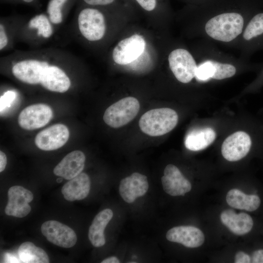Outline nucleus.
<instances>
[{"mask_svg": "<svg viewBox=\"0 0 263 263\" xmlns=\"http://www.w3.org/2000/svg\"><path fill=\"white\" fill-rule=\"evenodd\" d=\"M7 163V158L5 154L2 151H0V172H2L5 168Z\"/></svg>", "mask_w": 263, "mask_h": 263, "instance_id": "nucleus-31", "label": "nucleus"}, {"mask_svg": "<svg viewBox=\"0 0 263 263\" xmlns=\"http://www.w3.org/2000/svg\"><path fill=\"white\" fill-rule=\"evenodd\" d=\"M8 43V38L3 24H0V50H2Z\"/></svg>", "mask_w": 263, "mask_h": 263, "instance_id": "nucleus-29", "label": "nucleus"}, {"mask_svg": "<svg viewBox=\"0 0 263 263\" xmlns=\"http://www.w3.org/2000/svg\"><path fill=\"white\" fill-rule=\"evenodd\" d=\"M216 136L215 132L211 128L194 129L187 134L185 145L190 150H200L209 146L215 140Z\"/></svg>", "mask_w": 263, "mask_h": 263, "instance_id": "nucleus-21", "label": "nucleus"}, {"mask_svg": "<svg viewBox=\"0 0 263 263\" xmlns=\"http://www.w3.org/2000/svg\"><path fill=\"white\" fill-rule=\"evenodd\" d=\"M69 137L68 128L63 124H57L38 132L35 138V144L42 150H53L64 145Z\"/></svg>", "mask_w": 263, "mask_h": 263, "instance_id": "nucleus-13", "label": "nucleus"}, {"mask_svg": "<svg viewBox=\"0 0 263 263\" xmlns=\"http://www.w3.org/2000/svg\"><path fill=\"white\" fill-rule=\"evenodd\" d=\"M90 188L91 181L89 176L81 172L63 186L61 193L64 199L68 201L81 200L88 196Z\"/></svg>", "mask_w": 263, "mask_h": 263, "instance_id": "nucleus-19", "label": "nucleus"}, {"mask_svg": "<svg viewBox=\"0 0 263 263\" xmlns=\"http://www.w3.org/2000/svg\"><path fill=\"white\" fill-rule=\"evenodd\" d=\"M16 96V93L12 91H8L5 93L0 98V110L2 112L7 108L11 106Z\"/></svg>", "mask_w": 263, "mask_h": 263, "instance_id": "nucleus-26", "label": "nucleus"}, {"mask_svg": "<svg viewBox=\"0 0 263 263\" xmlns=\"http://www.w3.org/2000/svg\"><path fill=\"white\" fill-rule=\"evenodd\" d=\"M220 219L223 225L233 233L243 235L250 231L253 226L251 217L247 213H236L233 209L224 210L221 214Z\"/></svg>", "mask_w": 263, "mask_h": 263, "instance_id": "nucleus-18", "label": "nucleus"}, {"mask_svg": "<svg viewBox=\"0 0 263 263\" xmlns=\"http://www.w3.org/2000/svg\"><path fill=\"white\" fill-rule=\"evenodd\" d=\"M251 140L245 132L238 131L228 136L224 141L221 152L225 159L237 161L244 157L249 151Z\"/></svg>", "mask_w": 263, "mask_h": 263, "instance_id": "nucleus-12", "label": "nucleus"}, {"mask_svg": "<svg viewBox=\"0 0 263 263\" xmlns=\"http://www.w3.org/2000/svg\"><path fill=\"white\" fill-rule=\"evenodd\" d=\"M146 44L142 36L134 34L118 43L113 51V58L118 64H128L142 55Z\"/></svg>", "mask_w": 263, "mask_h": 263, "instance_id": "nucleus-8", "label": "nucleus"}, {"mask_svg": "<svg viewBox=\"0 0 263 263\" xmlns=\"http://www.w3.org/2000/svg\"><path fill=\"white\" fill-rule=\"evenodd\" d=\"M40 229L47 240L57 246L68 248L76 243L77 236L74 230L58 221H46L42 224Z\"/></svg>", "mask_w": 263, "mask_h": 263, "instance_id": "nucleus-9", "label": "nucleus"}, {"mask_svg": "<svg viewBox=\"0 0 263 263\" xmlns=\"http://www.w3.org/2000/svg\"><path fill=\"white\" fill-rule=\"evenodd\" d=\"M169 65L175 77L179 82L187 84L195 78L197 62L193 55L183 48H177L170 52Z\"/></svg>", "mask_w": 263, "mask_h": 263, "instance_id": "nucleus-6", "label": "nucleus"}, {"mask_svg": "<svg viewBox=\"0 0 263 263\" xmlns=\"http://www.w3.org/2000/svg\"><path fill=\"white\" fill-rule=\"evenodd\" d=\"M178 121V116L174 110L169 108H157L150 110L142 115L139 126L145 134L158 136L172 130Z\"/></svg>", "mask_w": 263, "mask_h": 263, "instance_id": "nucleus-2", "label": "nucleus"}, {"mask_svg": "<svg viewBox=\"0 0 263 263\" xmlns=\"http://www.w3.org/2000/svg\"><path fill=\"white\" fill-rule=\"evenodd\" d=\"M263 7V0H205L187 9L195 36L235 48L248 19Z\"/></svg>", "mask_w": 263, "mask_h": 263, "instance_id": "nucleus-1", "label": "nucleus"}, {"mask_svg": "<svg viewBox=\"0 0 263 263\" xmlns=\"http://www.w3.org/2000/svg\"><path fill=\"white\" fill-rule=\"evenodd\" d=\"M58 67L50 65L46 61L30 59L15 63L12 71L19 80L32 85L40 84L44 87L50 76Z\"/></svg>", "mask_w": 263, "mask_h": 263, "instance_id": "nucleus-4", "label": "nucleus"}, {"mask_svg": "<svg viewBox=\"0 0 263 263\" xmlns=\"http://www.w3.org/2000/svg\"><path fill=\"white\" fill-rule=\"evenodd\" d=\"M161 182L164 190L172 196H184L191 189L189 181L172 164H169L165 168Z\"/></svg>", "mask_w": 263, "mask_h": 263, "instance_id": "nucleus-14", "label": "nucleus"}, {"mask_svg": "<svg viewBox=\"0 0 263 263\" xmlns=\"http://www.w3.org/2000/svg\"><path fill=\"white\" fill-rule=\"evenodd\" d=\"M113 216V212L109 208L101 211L95 216L88 231V238L93 246L99 247L105 244L104 229Z\"/></svg>", "mask_w": 263, "mask_h": 263, "instance_id": "nucleus-20", "label": "nucleus"}, {"mask_svg": "<svg viewBox=\"0 0 263 263\" xmlns=\"http://www.w3.org/2000/svg\"><path fill=\"white\" fill-rule=\"evenodd\" d=\"M85 156L80 150H74L67 154L55 167L53 172L56 176L70 180L82 171Z\"/></svg>", "mask_w": 263, "mask_h": 263, "instance_id": "nucleus-17", "label": "nucleus"}, {"mask_svg": "<svg viewBox=\"0 0 263 263\" xmlns=\"http://www.w3.org/2000/svg\"><path fill=\"white\" fill-rule=\"evenodd\" d=\"M147 177L143 174L134 172L122 179L119 192L122 199L128 203H133L137 197L144 196L149 188Z\"/></svg>", "mask_w": 263, "mask_h": 263, "instance_id": "nucleus-15", "label": "nucleus"}, {"mask_svg": "<svg viewBox=\"0 0 263 263\" xmlns=\"http://www.w3.org/2000/svg\"><path fill=\"white\" fill-rule=\"evenodd\" d=\"M101 263H119V260L116 257H110L103 260Z\"/></svg>", "mask_w": 263, "mask_h": 263, "instance_id": "nucleus-32", "label": "nucleus"}, {"mask_svg": "<svg viewBox=\"0 0 263 263\" xmlns=\"http://www.w3.org/2000/svg\"><path fill=\"white\" fill-rule=\"evenodd\" d=\"M21 1L25 3H30L33 2L34 0H20Z\"/></svg>", "mask_w": 263, "mask_h": 263, "instance_id": "nucleus-34", "label": "nucleus"}, {"mask_svg": "<svg viewBox=\"0 0 263 263\" xmlns=\"http://www.w3.org/2000/svg\"><path fill=\"white\" fill-rule=\"evenodd\" d=\"M188 2L189 4H199L205 0H184Z\"/></svg>", "mask_w": 263, "mask_h": 263, "instance_id": "nucleus-33", "label": "nucleus"}, {"mask_svg": "<svg viewBox=\"0 0 263 263\" xmlns=\"http://www.w3.org/2000/svg\"><path fill=\"white\" fill-rule=\"evenodd\" d=\"M53 116L50 107L44 104H37L26 107L20 112L18 123L22 128L33 130L45 126Z\"/></svg>", "mask_w": 263, "mask_h": 263, "instance_id": "nucleus-10", "label": "nucleus"}, {"mask_svg": "<svg viewBox=\"0 0 263 263\" xmlns=\"http://www.w3.org/2000/svg\"><path fill=\"white\" fill-rule=\"evenodd\" d=\"M8 201L5 208V213L9 216L22 218L31 211L29 203L33 198V193L23 187L14 186L8 191Z\"/></svg>", "mask_w": 263, "mask_h": 263, "instance_id": "nucleus-11", "label": "nucleus"}, {"mask_svg": "<svg viewBox=\"0 0 263 263\" xmlns=\"http://www.w3.org/2000/svg\"><path fill=\"white\" fill-rule=\"evenodd\" d=\"M167 239L172 242L180 243L188 248L200 246L205 241V236L199 228L192 226H178L168 231Z\"/></svg>", "mask_w": 263, "mask_h": 263, "instance_id": "nucleus-16", "label": "nucleus"}, {"mask_svg": "<svg viewBox=\"0 0 263 263\" xmlns=\"http://www.w3.org/2000/svg\"><path fill=\"white\" fill-rule=\"evenodd\" d=\"M77 21L79 30L86 39L97 41L104 37L106 31L105 17L95 7L87 6L81 9Z\"/></svg>", "mask_w": 263, "mask_h": 263, "instance_id": "nucleus-5", "label": "nucleus"}, {"mask_svg": "<svg viewBox=\"0 0 263 263\" xmlns=\"http://www.w3.org/2000/svg\"><path fill=\"white\" fill-rule=\"evenodd\" d=\"M234 263H251V257L243 251L237 252L235 256Z\"/></svg>", "mask_w": 263, "mask_h": 263, "instance_id": "nucleus-28", "label": "nucleus"}, {"mask_svg": "<svg viewBox=\"0 0 263 263\" xmlns=\"http://www.w3.org/2000/svg\"><path fill=\"white\" fill-rule=\"evenodd\" d=\"M263 48V7L250 18L239 38L235 48L240 57L247 60L255 51Z\"/></svg>", "mask_w": 263, "mask_h": 263, "instance_id": "nucleus-3", "label": "nucleus"}, {"mask_svg": "<svg viewBox=\"0 0 263 263\" xmlns=\"http://www.w3.org/2000/svg\"><path fill=\"white\" fill-rule=\"evenodd\" d=\"M18 253L22 263H48L50 262L46 252L30 242L22 243L18 249Z\"/></svg>", "mask_w": 263, "mask_h": 263, "instance_id": "nucleus-23", "label": "nucleus"}, {"mask_svg": "<svg viewBox=\"0 0 263 263\" xmlns=\"http://www.w3.org/2000/svg\"><path fill=\"white\" fill-rule=\"evenodd\" d=\"M50 19L43 14L36 15L30 19L28 26L31 29H37L38 36L44 38H49L53 34L52 26Z\"/></svg>", "mask_w": 263, "mask_h": 263, "instance_id": "nucleus-24", "label": "nucleus"}, {"mask_svg": "<svg viewBox=\"0 0 263 263\" xmlns=\"http://www.w3.org/2000/svg\"><path fill=\"white\" fill-rule=\"evenodd\" d=\"M139 108V102L136 98L126 97L109 106L104 113L103 120L112 128H119L133 120Z\"/></svg>", "mask_w": 263, "mask_h": 263, "instance_id": "nucleus-7", "label": "nucleus"}, {"mask_svg": "<svg viewBox=\"0 0 263 263\" xmlns=\"http://www.w3.org/2000/svg\"><path fill=\"white\" fill-rule=\"evenodd\" d=\"M251 263H263V249L254 251L251 257Z\"/></svg>", "mask_w": 263, "mask_h": 263, "instance_id": "nucleus-30", "label": "nucleus"}, {"mask_svg": "<svg viewBox=\"0 0 263 263\" xmlns=\"http://www.w3.org/2000/svg\"><path fill=\"white\" fill-rule=\"evenodd\" d=\"M226 201L232 207L248 211L256 210L261 204V199L258 195L246 194L237 189H232L228 191Z\"/></svg>", "mask_w": 263, "mask_h": 263, "instance_id": "nucleus-22", "label": "nucleus"}, {"mask_svg": "<svg viewBox=\"0 0 263 263\" xmlns=\"http://www.w3.org/2000/svg\"><path fill=\"white\" fill-rule=\"evenodd\" d=\"M87 6H111L115 2L116 0H82Z\"/></svg>", "mask_w": 263, "mask_h": 263, "instance_id": "nucleus-27", "label": "nucleus"}, {"mask_svg": "<svg viewBox=\"0 0 263 263\" xmlns=\"http://www.w3.org/2000/svg\"><path fill=\"white\" fill-rule=\"evenodd\" d=\"M68 0H50L47 6V13L50 20L54 24L62 21V8Z\"/></svg>", "mask_w": 263, "mask_h": 263, "instance_id": "nucleus-25", "label": "nucleus"}]
</instances>
